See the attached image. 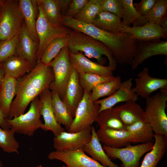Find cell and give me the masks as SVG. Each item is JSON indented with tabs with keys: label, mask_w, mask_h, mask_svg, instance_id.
Returning <instances> with one entry per match:
<instances>
[{
	"label": "cell",
	"mask_w": 167,
	"mask_h": 167,
	"mask_svg": "<svg viewBox=\"0 0 167 167\" xmlns=\"http://www.w3.org/2000/svg\"><path fill=\"white\" fill-rule=\"evenodd\" d=\"M54 80L52 68L40 62L30 72L17 79L16 94L8 116L11 119L24 113L28 105L46 89Z\"/></svg>",
	"instance_id": "1"
},
{
	"label": "cell",
	"mask_w": 167,
	"mask_h": 167,
	"mask_svg": "<svg viewBox=\"0 0 167 167\" xmlns=\"http://www.w3.org/2000/svg\"><path fill=\"white\" fill-rule=\"evenodd\" d=\"M67 47L70 52L73 54L84 52L88 57L96 59L99 64L102 65L106 62L103 57L105 55L109 60V66L115 70L116 69L117 63L109 49L101 42L84 33L71 31Z\"/></svg>",
	"instance_id": "2"
},
{
	"label": "cell",
	"mask_w": 167,
	"mask_h": 167,
	"mask_svg": "<svg viewBox=\"0 0 167 167\" xmlns=\"http://www.w3.org/2000/svg\"><path fill=\"white\" fill-rule=\"evenodd\" d=\"M167 93L160 92L146 98L145 122L151 126L155 133L167 136V116L165 112Z\"/></svg>",
	"instance_id": "3"
},
{
	"label": "cell",
	"mask_w": 167,
	"mask_h": 167,
	"mask_svg": "<svg viewBox=\"0 0 167 167\" xmlns=\"http://www.w3.org/2000/svg\"><path fill=\"white\" fill-rule=\"evenodd\" d=\"M38 15L36 23V31L38 39V46L36 54L37 62H39L47 45L53 40L69 35L71 31L62 25L54 24L48 19L39 0Z\"/></svg>",
	"instance_id": "4"
},
{
	"label": "cell",
	"mask_w": 167,
	"mask_h": 167,
	"mask_svg": "<svg viewBox=\"0 0 167 167\" xmlns=\"http://www.w3.org/2000/svg\"><path fill=\"white\" fill-rule=\"evenodd\" d=\"M23 20L19 0H3L0 10V43L17 34Z\"/></svg>",
	"instance_id": "5"
},
{
	"label": "cell",
	"mask_w": 167,
	"mask_h": 167,
	"mask_svg": "<svg viewBox=\"0 0 167 167\" xmlns=\"http://www.w3.org/2000/svg\"><path fill=\"white\" fill-rule=\"evenodd\" d=\"M42 105V101L37 96L30 103L29 109L27 113L11 119L6 118V122L15 133L32 136L43 125L40 119Z\"/></svg>",
	"instance_id": "6"
},
{
	"label": "cell",
	"mask_w": 167,
	"mask_h": 167,
	"mask_svg": "<svg viewBox=\"0 0 167 167\" xmlns=\"http://www.w3.org/2000/svg\"><path fill=\"white\" fill-rule=\"evenodd\" d=\"M153 142L142 143L135 145L115 148L103 145L102 147L108 157L119 159L122 162L120 167H138L140 158L150 151L154 146Z\"/></svg>",
	"instance_id": "7"
},
{
	"label": "cell",
	"mask_w": 167,
	"mask_h": 167,
	"mask_svg": "<svg viewBox=\"0 0 167 167\" xmlns=\"http://www.w3.org/2000/svg\"><path fill=\"white\" fill-rule=\"evenodd\" d=\"M48 66L52 68L54 75V80L49 87L55 90L62 100L73 68L67 46L63 48Z\"/></svg>",
	"instance_id": "8"
},
{
	"label": "cell",
	"mask_w": 167,
	"mask_h": 167,
	"mask_svg": "<svg viewBox=\"0 0 167 167\" xmlns=\"http://www.w3.org/2000/svg\"><path fill=\"white\" fill-rule=\"evenodd\" d=\"M96 133L101 143L107 146L113 148H122L132 143L153 142L142 135L125 130L101 128H99Z\"/></svg>",
	"instance_id": "9"
},
{
	"label": "cell",
	"mask_w": 167,
	"mask_h": 167,
	"mask_svg": "<svg viewBox=\"0 0 167 167\" xmlns=\"http://www.w3.org/2000/svg\"><path fill=\"white\" fill-rule=\"evenodd\" d=\"M100 108L99 104L92 101L90 94L84 91L83 98L77 108L73 122L68 132H78L92 126L95 122Z\"/></svg>",
	"instance_id": "10"
},
{
	"label": "cell",
	"mask_w": 167,
	"mask_h": 167,
	"mask_svg": "<svg viewBox=\"0 0 167 167\" xmlns=\"http://www.w3.org/2000/svg\"><path fill=\"white\" fill-rule=\"evenodd\" d=\"M92 138V126L75 133L65 131L53 139L54 147L56 151L75 150L82 149L83 146L88 142Z\"/></svg>",
	"instance_id": "11"
},
{
	"label": "cell",
	"mask_w": 167,
	"mask_h": 167,
	"mask_svg": "<svg viewBox=\"0 0 167 167\" xmlns=\"http://www.w3.org/2000/svg\"><path fill=\"white\" fill-rule=\"evenodd\" d=\"M49 159L62 161L66 165L62 167H105L99 162L88 156L83 149L54 151L48 156Z\"/></svg>",
	"instance_id": "12"
},
{
	"label": "cell",
	"mask_w": 167,
	"mask_h": 167,
	"mask_svg": "<svg viewBox=\"0 0 167 167\" xmlns=\"http://www.w3.org/2000/svg\"><path fill=\"white\" fill-rule=\"evenodd\" d=\"M135 79V86L133 88L138 95L146 98L153 92L160 89L161 92L167 93V79L151 76L149 70L144 68L139 73Z\"/></svg>",
	"instance_id": "13"
},
{
	"label": "cell",
	"mask_w": 167,
	"mask_h": 167,
	"mask_svg": "<svg viewBox=\"0 0 167 167\" xmlns=\"http://www.w3.org/2000/svg\"><path fill=\"white\" fill-rule=\"evenodd\" d=\"M70 60L78 74H92L112 77L115 70L109 66H105L87 58L82 52L72 53L69 51Z\"/></svg>",
	"instance_id": "14"
},
{
	"label": "cell",
	"mask_w": 167,
	"mask_h": 167,
	"mask_svg": "<svg viewBox=\"0 0 167 167\" xmlns=\"http://www.w3.org/2000/svg\"><path fill=\"white\" fill-rule=\"evenodd\" d=\"M167 56V41H138L135 56L131 63V68L135 70L148 58L155 55Z\"/></svg>",
	"instance_id": "15"
},
{
	"label": "cell",
	"mask_w": 167,
	"mask_h": 167,
	"mask_svg": "<svg viewBox=\"0 0 167 167\" xmlns=\"http://www.w3.org/2000/svg\"><path fill=\"white\" fill-rule=\"evenodd\" d=\"M133 79L130 78L122 82L119 88L112 95L107 97L95 102L100 105L99 113L102 111L113 107L116 104L121 102L129 101L136 102L138 96L132 88Z\"/></svg>",
	"instance_id": "16"
},
{
	"label": "cell",
	"mask_w": 167,
	"mask_h": 167,
	"mask_svg": "<svg viewBox=\"0 0 167 167\" xmlns=\"http://www.w3.org/2000/svg\"><path fill=\"white\" fill-rule=\"evenodd\" d=\"M84 94V91L80 83L78 73L73 66L62 100L70 111L73 118Z\"/></svg>",
	"instance_id": "17"
},
{
	"label": "cell",
	"mask_w": 167,
	"mask_h": 167,
	"mask_svg": "<svg viewBox=\"0 0 167 167\" xmlns=\"http://www.w3.org/2000/svg\"><path fill=\"white\" fill-rule=\"evenodd\" d=\"M38 43L30 36L23 22L19 32L16 54L28 61L34 67L37 62L36 59Z\"/></svg>",
	"instance_id": "18"
},
{
	"label": "cell",
	"mask_w": 167,
	"mask_h": 167,
	"mask_svg": "<svg viewBox=\"0 0 167 167\" xmlns=\"http://www.w3.org/2000/svg\"><path fill=\"white\" fill-rule=\"evenodd\" d=\"M39 96L42 103L41 115L42 116L44 121V123L41 128L45 131H52L54 136H57L65 130L58 123L55 117L52 104L51 91L48 88Z\"/></svg>",
	"instance_id": "19"
},
{
	"label": "cell",
	"mask_w": 167,
	"mask_h": 167,
	"mask_svg": "<svg viewBox=\"0 0 167 167\" xmlns=\"http://www.w3.org/2000/svg\"><path fill=\"white\" fill-rule=\"evenodd\" d=\"M121 32L130 34L132 38L138 41H157L165 39L160 26L152 23L140 26H123Z\"/></svg>",
	"instance_id": "20"
},
{
	"label": "cell",
	"mask_w": 167,
	"mask_h": 167,
	"mask_svg": "<svg viewBox=\"0 0 167 167\" xmlns=\"http://www.w3.org/2000/svg\"><path fill=\"white\" fill-rule=\"evenodd\" d=\"M19 8L23 20L32 38L38 43L36 31V23L38 15V0H19Z\"/></svg>",
	"instance_id": "21"
},
{
	"label": "cell",
	"mask_w": 167,
	"mask_h": 167,
	"mask_svg": "<svg viewBox=\"0 0 167 167\" xmlns=\"http://www.w3.org/2000/svg\"><path fill=\"white\" fill-rule=\"evenodd\" d=\"M82 149L93 159L99 162L105 167H120L112 162L104 150L97 135L94 127L92 126V138L83 146Z\"/></svg>",
	"instance_id": "22"
},
{
	"label": "cell",
	"mask_w": 167,
	"mask_h": 167,
	"mask_svg": "<svg viewBox=\"0 0 167 167\" xmlns=\"http://www.w3.org/2000/svg\"><path fill=\"white\" fill-rule=\"evenodd\" d=\"M5 75L19 79L34 68L28 61L16 55H13L0 63Z\"/></svg>",
	"instance_id": "23"
},
{
	"label": "cell",
	"mask_w": 167,
	"mask_h": 167,
	"mask_svg": "<svg viewBox=\"0 0 167 167\" xmlns=\"http://www.w3.org/2000/svg\"><path fill=\"white\" fill-rule=\"evenodd\" d=\"M114 109L126 126L137 122L145 121L144 111L140 106L133 101H129L115 107Z\"/></svg>",
	"instance_id": "24"
},
{
	"label": "cell",
	"mask_w": 167,
	"mask_h": 167,
	"mask_svg": "<svg viewBox=\"0 0 167 167\" xmlns=\"http://www.w3.org/2000/svg\"><path fill=\"white\" fill-rule=\"evenodd\" d=\"M152 149L145 156L140 167H156L167 148V136L154 133Z\"/></svg>",
	"instance_id": "25"
},
{
	"label": "cell",
	"mask_w": 167,
	"mask_h": 167,
	"mask_svg": "<svg viewBox=\"0 0 167 167\" xmlns=\"http://www.w3.org/2000/svg\"><path fill=\"white\" fill-rule=\"evenodd\" d=\"M16 84V79L5 75L0 85V107L5 118L15 96Z\"/></svg>",
	"instance_id": "26"
},
{
	"label": "cell",
	"mask_w": 167,
	"mask_h": 167,
	"mask_svg": "<svg viewBox=\"0 0 167 167\" xmlns=\"http://www.w3.org/2000/svg\"><path fill=\"white\" fill-rule=\"evenodd\" d=\"M49 89L51 91L52 108L56 120L60 125H64L68 131L74 118L55 90L51 87Z\"/></svg>",
	"instance_id": "27"
},
{
	"label": "cell",
	"mask_w": 167,
	"mask_h": 167,
	"mask_svg": "<svg viewBox=\"0 0 167 167\" xmlns=\"http://www.w3.org/2000/svg\"><path fill=\"white\" fill-rule=\"evenodd\" d=\"M92 24L101 29L113 33L121 32L122 27L121 19L107 11L100 12Z\"/></svg>",
	"instance_id": "28"
},
{
	"label": "cell",
	"mask_w": 167,
	"mask_h": 167,
	"mask_svg": "<svg viewBox=\"0 0 167 167\" xmlns=\"http://www.w3.org/2000/svg\"><path fill=\"white\" fill-rule=\"evenodd\" d=\"M121 1L123 6L121 18L122 27H129L131 24L133 26H140L148 23L146 17L141 16L136 11L133 0H121Z\"/></svg>",
	"instance_id": "29"
},
{
	"label": "cell",
	"mask_w": 167,
	"mask_h": 167,
	"mask_svg": "<svg viewBox=\"0 0 167 167\" xmlns=\"http://www.w3.org/2000/svg\"><path fill=\"white\" fill-rule=\"evenodd\" d=\"M95 122L99 128L125 130L126 125L120 119L114 107L104 110L98 114Z\"/></svg>",
	"instance_id": "30"
},
{
	"label": "cell",
	"mask_w": 167,
	"mask_h": 167,
	"mask_svg": "<svg viewBox=\"0 0 167 167\" xmlns=\"http://www.w3.org/2000/svg\"><path fill=\"white\" fill-rule=\"evenodd\" d=\"M122 82L121 77L117 76L110 80L97 84L90 93L92 101L95 102L101 97L111 95L119 88Z\"/></svg>",
	"instance_id": "31"
},
{
	"label": "cell",
	"mask_w": 167,
	"mask_h": 167,
	"mask_svg": "<svg viewBox=\"0 0 167 167\" xmlns=\"http://www.w3.org/2000/svg\"><path fill=\"white\" fill-rule=\"evenodd\" d=\"M68 40L69 35L52 40L45 49L39 62L48 65L63 48L67 46Z\"/></svg>",
	"instance_id": "32"
},
{
	"label": "cell",
	"mask_w": 167,
	"mask_h": 167,
	"mask_svg": "<svg viewBox=\"0 0 167 167\" xmlns=\"http://www.w3.org/2000/svg\"><path fill=\"white\" fill-rule=\"evenodd\" d=\"M101 0H89L80 12L74 18L82 22L92 24L100 12Z\"/></svg>",
	"instance_id": "33"
},
{
	"label": "cell",
	"mask_w": 167,
	"mask_h": 167,
	"mask_svg": "<svg viewBox=\"0 0 167 167\" xmlns=\"http://www.w3.org/2000/svg\"><path fill=\"white\" fill-rule=\"evenodd\" d=\"M48 19L52 23L62 25V15L58 0H39Z\"/></svg>",
	"instance_id": "34"
},
{
	"label": "cell",
	"mask_w": 167,
	"mask_h": 167,
	"mask_svg": "<svg viewBox=\"0 0 167 167\" xmlns=\"http://www.w3.org/2000/svg\"><path fill=\"white\" fill-rule=\"evenodd\" d=\"M15 133L12 128L5 130L0 127V147L4 152L8 153H19V145L14 137Z\"/></svg>",
	"instance_id": "35"
},
{
	"label": "cell",
	"mask_w": 167,
	"mask_h": 167,
	"mask_svg": "<svg viewBox=\"0 0 167 167\" xmlns=\"http://www.w3.org/2000/svg\"><path fill=\"white\" fill-rule=\"evenodd\" d=\"M79 74L80 85L84 92L90 94L93 88L101 83L110 80L115 76L109 77L92 74Z\"/></svg>",
	"instance_id": "36"
},
{
	"label": "cell",
	"mask_w": 167,
	"mask_h": 167,
	"mask_svg": "<svg viewBox=\"0 0 167 167\" xmlns=\"http://www.w3.org/2000/svg\"><path fill=\"white\" fill-rule=\"evenodd\" d=\"M167 0H157L146 17L148 22L160 25L162 19L167 15Z\"/></svg>",
	"instance_id": "37"
},
{
	"label": "cell",
	"mask_w": 167,
	"mask_h": 167,
	"mask_svg": "<svg viewBox=\"0 0 167 167\" xmlns=\"http://www.w3.org/2000/svg\"><path fill=\"white\" fill-rule=\"evenodd\" d=\"M19 32L11 38L0 43V63L16 54Z\"/></svg>",
	"instance_id": "38"
},
{
	"label": "cell",
	"mask_w": 167,
	"mask_h": 167,
	"mask_svg": "<svg viewBox=\"0 0 167 167\" xmlns=\"http://www.w3.org/2000/svg\"><path fill=\"white\" fill-rule=\"evenodd\" d=\"M125 130L142 135L153 141V131L148 123L143 121L137 122L132 124L126 126Z\"/></svg>",
	"instance_id": "39"
},
{
	"label": "cell",
	"mask_w": 167,
	"mask_h": 167,
	"mask_svg": "<svg viewBox=\"0 0 167 167\" xmlns=\"http://www.w3.org/2000/svg\"><path fill=\"white\" fill-rule=\"evenodd\" d=\"M100 12L113 13L121 19L123 6L121 0H101Z\"/></svg>",
	"instance_id": "40"
},
{
	"label": "cell",
	"mask_w": 167,
	"mask_h": 167,
	"mask_svg": "<svg viewBox=\"0 0 167 167\" xmlns=\"http://www.w3.org/2000/svg\"><path fill=\"white\" fill-rule=\"evenodd\" d=\"M89 0H73L65 16L74 18L82 11Z\"/></svg>",
	"instance_id": "41"
},
{
	"label": "cell",
	"mask_w": 167,
	"mask_h": 167,
	"mask_svg": "<svg viewBox=\"0 0 167 167\" xmlns=\"http://www.w3.org/2000/svg\"><path fill=\"white\" fill-rule=\"evenodd\" d=\"M156 1L157 0H142L138 3H133V6L140 15L146 17Z\"/></svg>",
	"instance_id": "42"
},
{
	"label": "cell",
	"mask_w": 167,
	"mask_h": 167,
	"mask_svg": "<svg viewBox=\"0 0 167 167\" xmlns=\"http://www.w3.org/2000/svg\"><path fill=\"white\" fill-rule=\"evenodd\" d=\"M71 1L72 0H58L60 10L62 15H64V13H66Z\"/></svg>",
	"instance_id": "43"
},
{
	"label": "cell",
	"mask_w": 167,
	"mask_h": 167,
	"mask_svg": "<svg viewBox=\"0 0 167 167\" xmlns=\"http://www.w3.org/2000/svg\"><path fill=\"white\" fill-rule=\"evenodd\" d=\"M5 119L0 107V127L5 130H9L11 127L7 123Z\"/></svg>",
	"instance_id": "44"
},
{
	"label": "cell",
	"mask_w": 167,
	"mask_h": 167,
	"mask_svg": "<svg viewBox=\"0 0 167 167\" xmlns=\"http://www.w3.org/2000/svg\"><path fill=\"white\" fill-rule=\"evenodd\" d=\"M160 26L162 29L165 39L167 37V15H166L161 20Z\"/></svg>",
	"instance_id": "45"
},
{
	"label": "cell",
	"mask_w": 167,
	"mask_h": 167,
	"mask_svg": "<svg viewBox=\"0 0 167 167\" xmlns=\"http://www.w3.org/2000/svg\"><path fill=\"white\" fill-rule=\"evenodd\" d=\"M5 75L4 73L0 63V85Z\"/></svg>",
	"instance_id": "46"
},
{
	"label": "cell",
	"mask_w": 167,
	"mask_h": 167,
	"mask_svg": "<svg viewBox=\"0 0 167 167\" xmlns=\"http://www.w3.org/2000/svg\"><path fill=\"white\" fill-rule=\"evenodd\" d=\"M3 0H0V10H1V6Z\"/></svg>",
	"instance_id": "47"
},
{
	"label": "cell",
	"mask_w": 167,
	"mask_h": 167,
	"mask_svg": "<svg viewBox=\"0 0 167 167\" xmlns=\"http://www.w3.org/2000/svg\"><path fill=\"white\" fill-rule=\"evenodd\" d=\"M0 167H3V164L1 161H0Z\"/></svg>",
	"instance_id": "48"
},
{
	"label": "cell",
	"mask_w": 167,
	"mask_h": 167,
	"mask_svg": "<svg viewBox=\"0 0 167 167\" xmlns=\"http://www.w3.org/2000/svg\"><path fill=\"white\" fill-rule=\"evenodd\" d=\"M36 167H43L41 165H39Z\"/></svg>",
	"instance_id": "49"
}]
</instances>
